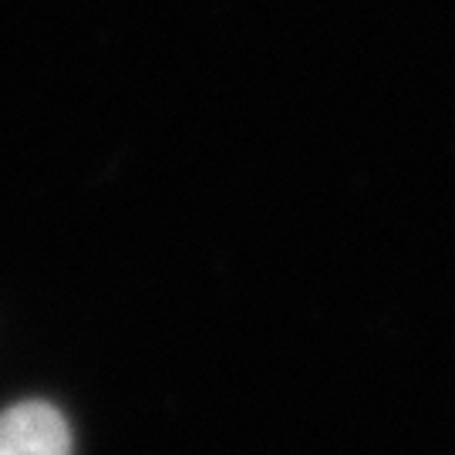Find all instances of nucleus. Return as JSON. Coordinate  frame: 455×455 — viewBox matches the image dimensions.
Instances as JSON below:
<instances>
[{"label": "nucleus", "instance_id": "obj_1", "mask_svg": "<svg viewBox=\"0 0 455 455\" xmlns=\"http://www.w3.org/2000/svg\"><path fill=\"white\" fill-rule=\"evenodd\" d=\"M0 455H71L65 419L44 402H24L0 415Z\"/></svg>", "mask_w": 455, "mask_h": 455}]
</instances>
